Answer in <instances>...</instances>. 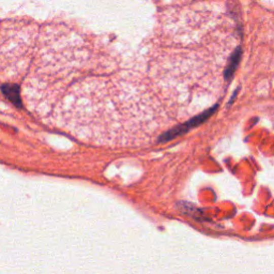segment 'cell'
I'll return each mask as SVG.
<instances>
[{"label": "cell", "mask_w": 274, "mask_h": 274, "mask_svg": "<svg viewBox=\"0 0 274 274\" xmlns=\"http://www.w3.org/2000/svg\"><path fill=\"white\" fill-rule=\"evenodd\" d=\"M2 91L7 99L17 107H22V99L19 95V87L15 84L2 85Z\"/></svg>", "instance_id": "obj_1"}]
</instances>
